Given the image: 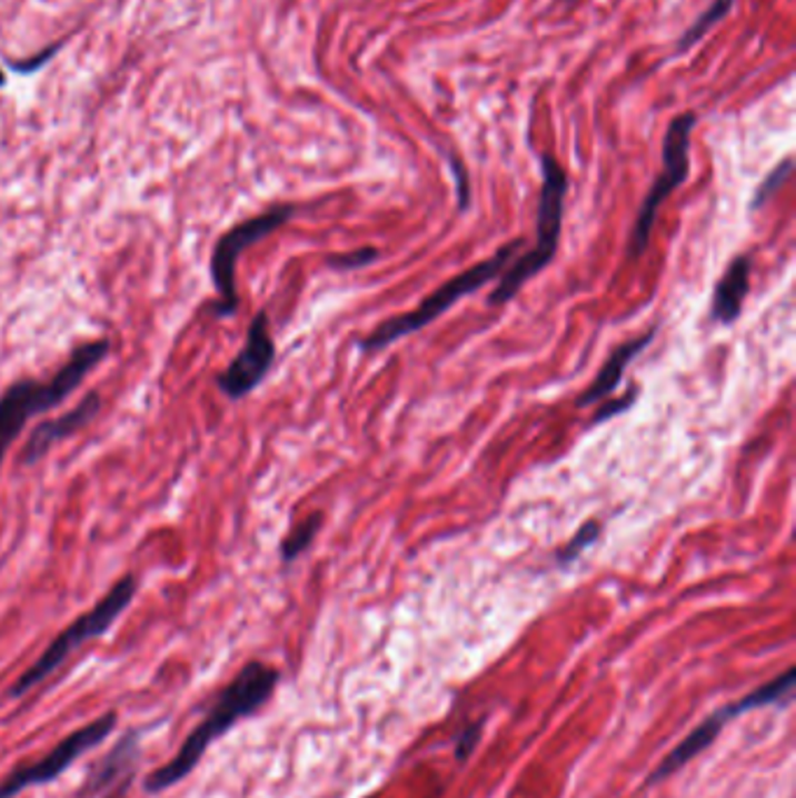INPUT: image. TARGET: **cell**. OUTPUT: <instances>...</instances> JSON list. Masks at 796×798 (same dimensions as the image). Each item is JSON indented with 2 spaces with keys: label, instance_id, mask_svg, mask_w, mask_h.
<instances>
[{
  "label": "cell",
  "instance_id": "obj_13",
  "mask_svg": "<svg viewBox=\"0 0 796 798\" xmlns=\"http://www.w3.org/2000/svg\"><path fill=\"white\" fill-rule=\"evenodd\" d=\"M750 273H753V257L738 255L727 267V271H724V276L717 280V288L713 295V309H710L715 322L734 325L740 318L743 303L747 295H750Z\"/></svg>",
  "mask_w": 796,
  "mask_h": 798
},
{
  "label": "cell",
  "instance_id": "obj_3",
  "mask_svg": "<svg viewBox=\"0 0 796 798\" xmlns=\"http://www.w3.org/2000/svg\"><path fill=\"white\" fill-rule=\"evenodd\" d=\"M568 194V176L551 154H543V192L537 203V243L524 255H517L500 273L498 288L488 295V307H505L521 292L530 278L540 273L558 250L560 229H564V203Z\"/></svg>",
  "mask_w": 796,
  "mask_h": 798
},
{
  "label": "cell",
  "instance_id": "obj_8",
  "mask_svg": "<svg viewBox=\"0 0 796 798\" xmlns=\"http://www.w3.org/2000/svg\"><path fill=\"white\" fill-rule=\"evenodd\" d=\"M794 679H796V672L794 668H789L787 672H783L780 677L770 679L768 685L755 689L753 694H747L745 698L740 700H734L729 702V706L719 708L715 715H710L704 724H698L696 729L677 745L673 752L659 764V768L651 772L649 776V785H657L661 780H666L668 776H673L675 770H680L683 766H687L696 755L704 752V749H708L713 745V740L719 736V731L724 729V724L745 715V712H753V710H759L764 706H774V702L783 700L785 696L792 694L794 689Z\"/></svg>",
  "mask_w": 796,
  "mask_h": 798
},
{
  "label": "cell",
  "instance_id": "obj_4",
  "mask_svg": "<svg viewBox=\"0 0 796 798\" xmlns=\"http://www.w3.org/2000/svg\"><path fill=\"white\" fill-rule=\"evenodd\" d=\"M524 246H526L524 239H514L507 246L498 248L494 257H488V260L475 265L472 269H467L465 273H458L456 278H451L444 286H439L430 297H426L424 301H420L414 311L384 320L377 327V330H374L367 339L360 341V348L365 350V353H374V350L388 348L397 339H402V337H409V335H414L418 330H424V327H428L441 313H447L456 301H460L462 297L472 295L479 288L488 286L490 280H496L509 267V262L514 260V257L519 255V250Z\"/></svg>",
  "mask_w": 796,
  "mask_h": 798
},
{
  "label": "cell",
  "instance_id": "obj_2",
  "mask_svg": "<svg viewBox=\"0 0 796 798\" xmlns=\"http://www.w3.org/2000/svg\"><path fill=\"white\" fill-rule=\"evenodd\" d=\"M110 356V341H89L73 350V356L54 373L50 381L21 379L0 395V465H3L10 446L33 416L52 411L63 399L78 390V386Z\"/></svg>",
  "mask_w": 796,
  "mask_h": 798
},
{
  "label": "cell",
  "instance_id": "obj_18",
  "mask_svg": "<svg viewBox=\"0 0 796 798\" xmlns=\"http://www.w3.org/2000/svg\"><path fill=\"white\" fill-rule=\"evenodd\" d=\"M789 173H792V159H785V161L778 163V167H776L774 171H770V173L764 178V182L757 187L755 197H753V201H750V208L757 210V208L766 206L770 197L778 194V190L785 184V180L789 178Z\"/></svg>",
  "mask_w": 796,
  "mask_h": 798
},
{
  "label": "cell",
  "instance_id": "obj_19",
  "mask_svg": "<svg viewBox=\"0 0 796 798\" xmlns=\"http://www.w3.org/2000/svg\"><path fill=\"white\" fill-rule=\"evenodd\" d=\"M377 260H379L377 248H358L344 255H332L330 260H327V265H330L335 271H354V269H365Z\"/></svg>",
  "mask_w": 796,
  "mask_h": 798
},
{
  "label": "cell",
  "instance_id": "obj_1",
  "mask_svg": "<svg viewBox=\"0 0 796 798\" xmlns=\"http://www.w3.org/2000/svg\"><path fill=\"white\" fill-rule=\"evenodd\" d=\"M278 679V670L267 664L250 661L248 666H243L241 672L233 677L213 700V706H210L197 729L187 736L180 752L148 778L146 789L150 794H159L178 785L185 776H190L199 759L206 755V749L213 745V740L225 736L233 724L255 715L265 706L273 696Z\"/></svg>",
  "mask_w": 796,
  "mask_h": 798
},
{
  "label": "cell",
  "instance_id": "obj_6",
  "mask_svg": "<svg viewBox=\"0 0 796 798\" xmlns=\"http://www.w3.org/2000/svg\"><path fill=\"white\" fill-rule=\"evenodd\" d=\"M297 213V206L283 203L273 206L265 213L243 220L241 225L231 227L222 233L213 255H210V278L218 290L216 316L229 318L239 309V292H237V262L246 248L260 243L262 239L271 237L276 229L283 227Z\"/></svg>",
  "mask_w": 796,
  "mask_h": 798
},
{
  "label": "cell",
  "instance_id": "obj_16",
  "mask_svg": "<svg viewBox=\"0 0 796 798\" xmlns=\"http://www.w3.org/2000/svg\"><path fill=\"white\" fill-rule=\"evenodd\" d=\"M734 3H736V0H715V3L696 19L694 27L680 38V44H677V54H683L685 50H689L691 44H696L700 38H704L717 21H722L724 17L729 14Z\"/></svg>",
  "mask_w": 796,
  "mask_h": 798
},
{
  "label": "cell",
  "instance_id": "obj_21",
  "mask_svg": "<svg viewBox=\"0 0 796 798\" xmlns=\"http://www.w3.org/2000/svg\"><path fill=\"white\" fill-rule=\"evenodd\" d=\"M479 738H481V724L465 726L460 736L456 738V759L465 761L467 757H470L475 752V747L479 745Z\"/></svg>",
  "mask_w": 796,
  "mask_h": 798
},
{
  "label": "cell",
  "instance_id": "obj_11",
  "mask_svg": "<svg viewBox=\"0 0 796 798\" xmlns=\"http://www.w3.org/2000/svg\"><path fill=\"white\" fill-rule=\"evenodd\" d=\"M140 761V742L136 734H127L89 770L73 798H122L131 787Z\"/></svg>",
  "mask_w": 796,
  "mask_h": 798
},
{
  "label": "cell",
  "instance_id": "obj_17",
  "mask_svg": "<svg viewBox=\"0 0 796 798\" xmlns=\"http://www.w3.org/2000/svg\"><path fill=\"white\" fill-rule=\"evenodd\" d=\"M598 537H600V523L598 521H587L575 532V537L570 539V542L556 553V562H558V566H568V562H573L584 551L591 549V545L596 542Z\"/></svg>",
  "mask_w": 796,
  "mask_h": 798
},
{
  "label": "cell",
  "instance_id": "obj_20",
  "mask_svg": "<svg viewBox=\"0 0 796 798\" xmlns=\"http://www.w3.org/2000/svg\"><path fill=\"white\" fill-rule=\"evenodd\" d=\"M638 390H640V388L634 386V388H630V392H626V395L619 397V399H603V407L596 411V416H594V420H591V426H600V422L610 420V418H615V416L624 413L626 409L634 407V405H636V397H638Z\"/></svg>",
  "mask_w": 796,
  "mask_h": 798
},
{
  "label": "cell",
  "instance_id": "obj_10",
  "mask_svg": "<svg viewBox=\"0 0 796 798\" xmlns=\"http://www.w3.org/2000/svg\"><path fill=\"white\" fill-rule=\"evenodd\" d=\"M276 360V343L269 330V313L260 311L248 327V335L239 356L229 362V367L218 377V388L229 399H243L257 386H260L271 371Z\"/></svg>",
  "mask_w": 796,
  "mask_h": 798
},
{
  "label": "cell",
  "instance_id": "obj_22",
  "mask_svg": "<svg viewBox=\"0 0 796 798\" xmlns=\"http://www.w3.org/2000/svg\"><path fill=\"white\" fill-rule=\"evenodd\" d=\"M451 169H454V176H456V184H458V206L465 210L467 208V201H470V187H467V173L462 169V163L451 157Z\"/></svg>",
  "mask_w": 796,
  "mask_h": 798
},
{
  "label": "cell",
  "instance_id": "obj_12",
  "mask_svg": "<svg viewBox=\"0 0 796 798\" xmlns=\"http://www.w3.org/2000/svg\"><path fill=\"white\" fill-rule=\"evenodd\" d=\"M99 411H101V395L89 392V395H84V399H80L78 407L66 411L63 416L52 418V420H42L40 426L31 432L27 446H23L21 462L36 465L47 451L52 449L54 443H59L61 439H66L70 435H76L84 426H89V422L97 418Z\"/></svg>",
  "mask_w": 796,
  "mask_h": 798
},
{
  "label": "cell",
  "instance_id": "obj_15",
  "mask_svg": "<svg viewBox=\"0 0 796 798\" xmlns=\"http://www.w3.org/2000/svg\"><path fill=\"white\" fill-rule=\"evenodd\" d=\"M320 526H322V513H311L301 523H297L290 530V535L283 539V545H280V558H283V562H292L307 551L314 545V539L318 537Z\"/></svg>",
  "mask_w": 796,
  "mask_h": 798
},
{
  "label": "cell",
  "instance_id": "obj_14",
  "mask_svg": "<svg viewBox=\"0 0 796 798\" xmlns=\"http://www.w3.org/2000/svg\"><path fill=\"white\" fill-rule=\"evenodd\" d=\"M654 337H657V327H651L647 335H643L638 339H630L626 343H619L610 353V358H607V362L603 365V369L598 371L596 381L581 392V397L577 399V407L579 409L589 407L594 402H603V399L610 397L619 388V383L624 379V371L630 365V360H634L636 356H640L643 350L651 343Z\"/></svg>",
  "mask_w": 796,
  "mask_h": 798
},
{
  "label": "cell",
  "instance_id": "obj_9",
  "mask_svg": "<svg viewBox=\"0 0 796 798\" xmlns=\"http://www.w3.org/2000/svg\"><path fill=\"white\" fill-rule=\"evenodd\" d=\"M115 724H117V715L108 712L87 724L84 729L63 738L52 752L44 755L40 761L31 766H19L3 782H0V798H14L17 794L27 791L29 787L52 782L63 770L70 768V764L84 757L89 749L101 745L115 731Z\"/></svg>",
  "mask_w": 796,
  "mask_h": 798
},
{
  "label": "cell",
  "instance_id": "obj_5",
  "mask_svg": "<svg viewBox=\"0 0 796 798\" xmlns=\"http://www.w3.org/2000/svg\"><path fill=\"white\" fill-rule=\"evenodd\" d=\"M133 596H136V577L127 575L117 581L112 589L89 609V612H84L66 630L59 632V636L52 640V645L40 654V659L17 679L12 687V696L29 694L33 687L44 682V679L50 677L54 670H59V666L76 649H80L84 642H89L93 638L103 636V632L122 617L125 609L131 605Z\"/></svg>",
  "mask_w": 796,
  "mask_h": 798
},
{
  "label": "cell",
  "instance_id": "obj_23",
  "mask_svg": "<svg viewBox=\"0 0 796 798\" xmlns=\"http://www.w3.org/2000/svg\"><path fill=\"white\" fill-rule=\"evenodd\" d=\"M3 84H6V76H3V70H0V87Z\"/></svg>",
  "mask_w": 796,
  "mask_h": 798
},
{
  "label": "cell",
  "instance_id": "obj_7",
  "mask_svg": "<svg viewBox=\"0 0 796 798\" xmlns=\"http://www.w3.org/2000/svg\"><path fill=\"white\" fill-rule=\"evenodd\" d=\"M696 127V114L683 112L670 122L664 138V171L654 180L649 194L645 197L638 220L628 241V257L638 260L647 250L654 222H657L661 203L689 178V150H691V131Z\"/></svg>",
  "mask_w": 796,
  "mask_h": 798
}]
</instances>
